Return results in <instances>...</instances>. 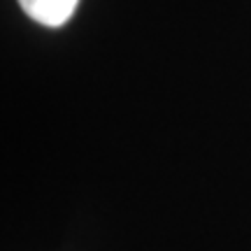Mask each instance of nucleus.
I'll return each instance as SVG.
<instances>
[{
	"mask_svg": "<svg viewBox=\"0 0 251 251\" xmlns=\"http://www.w3.org/2000/svg\"><path fill=\"white\" fill-rule=\"evenodd\" d=\"M21 9L28 17L49 28H58L70 21L79 0H19Z\"/></svg>",
	"mask_w": 251,
	"mask_h": 251,
	"instance_id": "f257e3e1",
	"label": "nucleus"
}]
</instances>
